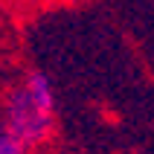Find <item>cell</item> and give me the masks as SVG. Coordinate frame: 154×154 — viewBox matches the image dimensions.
Listing matches in <instances>:
<instances>
[{
    "label": "cell",
    "mask_w": 154,
    "mask_h": 154,
    "mask_svg": "<svg viewBox=\"0 0 154 154\" xmlns=\"http://www.w3.org/2000/svg\"><path fill=\"white\" fill-rule=\"evenodd\" d=\"M0 131L26 143L35 154L52 143V137H55V96H52L50 79L41 70H23L6 87Z\"/></svg>",
    "instance_id": "1"
},
{
    "label": "cell",
    "mask_w": 154,
    "mask_h": 154,
    "mask_svg": "<svg viewBox=\"0 0 154 154\" xmlns=\"http://www.w3.org/2000/svg\"><path fill=\"white\" fill-rule=\"evenodd\" d=\"M0 154H35V151L26 146V143H20L17 137L0 131Z\"/></svg>",
    "instance_id": "2"
}]
</instances>
